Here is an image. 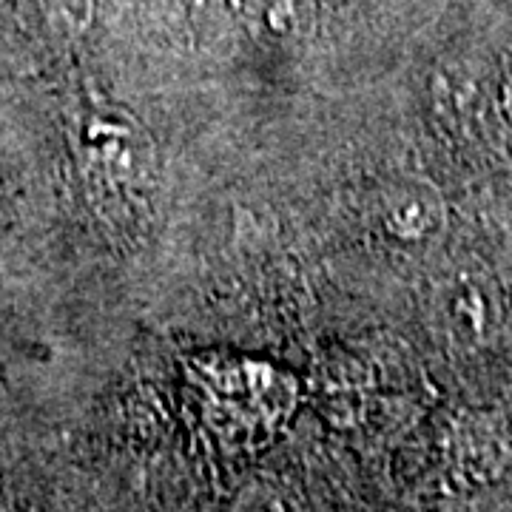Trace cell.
I'll return each mask as SVG.
<instances>
[{
	"instance_id": "7a4b0ae2",
	"label": "cell",
	"mask_w": 512,
	"mask_h": 512,
	"mask_svg": "<svg viewBox=\"0 0 512 512\" xmlns=\"http://www.w3.org/2000/svg\"><path fill=\"white\" fill-rule=\"evenodd\" d=\"M376 220L384 234L402 242H419L439 231L444 220V205L439 194L427 183L396 180L382 188L379 202H376Z\"/></svg>"
},
{
	"instance_id": "277c9868",
	"label": "cell",
	"mask_w": 512,
	"mask_h": 512,
	"mask_svg": "<svg viewBox=\"0 0 512 512\" xmlns=\"http://www.w3.org/2000/svg\"><path fill=\"white\" fill-rule=\"evenodd\" d=\"M293 6H296L293 0H259L254 6V12L268 32L288 35L293 23Z\"/></svg>"
},
{
	"instance_id": "3957f363",
	"label": "cell",
	"mask_w": 512,
	"mask_h": 512,
	"mask_svg": "<svg viewBox=\"0 0 512 512\" xmlns=\"http://www.w3.org/2000/svg\"><path fill=\"white\" fill-rule=\"evenodd\" d=\"M231 512H299V507L293 504L291 495L279 490L276 484L254 481L239 490Z\"/></svg>"
},
{
	"instance_id": "5b68a950",
	"label": "cell",
	"mask_w": 512,
	"mask_h": 512,
	"mask_svg": "<svg viewBox=\"0 0 512 512\" xmlns=\"http://www.w3.org/2000/svg\"><path fill=\"white\" fill-rule=\"evenodd\" d=\"M43 3L52 20L63 26H83L92 12V0H43Z\"/></svg>"
},
{
	"instance_id": "6da1fadb",
	"label": "cell",
	"mask_w": 512,
	"mask_h": 512,
	"mask_svg": "<svg viewBox=\"0 0 512 512\" xmlns=\"http://www.w3.org/2000/svg\"><path fill=\"white\" fill-rule=\"evenodd\" d=\"M77 146L89 180L97 185H134L148 165L146 140L120 117H89L80 126Z\"/></svg>"
}]
</instances>
